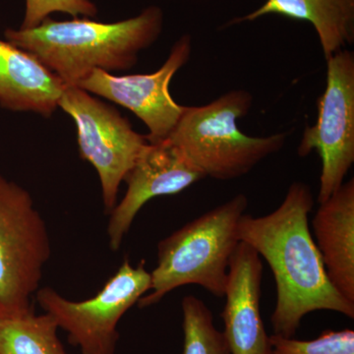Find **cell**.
I'll return each mask as SVG.
<instances>
[{
    "label": "cell",
    "mask_w": 354,
    "mask_h": 354,
    "mask_svg": "<svg viewBox=\"0 0 354 354\" xmlns=\"http://www.w3.org/2000/svg\"><path fill=\"white\" fill-rule=\"evenodd\" d=\"M50 255L48 227L29 191L0 174V317L35 311Z\"/></svg>",
    "instance_id": "obj_5"
},
{
    "label": "cell",
    "mask_w": 354,
    "mask_h": 354,
    "mask_svg": "<svg viewBox=\"0 0 354 354\" xmlns=\"http://www.w3.org/2000/svg\"><path fill=\"white\" fill-rule=\"evenodd\" d=\"M272 354H354V330H325L311 341L270 335Z\"/></svg>",
    "instance_id": "obj_17"
},
{
    "label": "cell",
    "mask_w": 354,
    "mask_h": 354,
    "mask_svg": "<svg viewBox=\"0 0 354 354\" xmlns=\"http://www.w3.org/2000/svg\"><path fill=\"white\" fill-rule=\"evenodd\" d=\"M164 21L162 9L151 6L135 17L114 23L48 17L32 29H7L4 37L38 58L70 87L94 70L111 73L132 68L140 53L160 38Z\"/></svg>",
    "instance_id": "obj_2"
},
{
    "label": "cell",
    "mask_w": 354,
    "mask_h": 354,
    "mask_svg": "<svg viewBox=\"0 0 354 354\" xmlns=\"http://www.w3.org/2000/svg\"><path fill=\"white\" fill-rule=\"evenodd\" d=\"M263 263L252 247L239 242L228 267L221 317L232 354H272L260 312Z\"/></svg>",
    "instance_id": "obj_11"
},
{
    "label": "cell",
    "mask_w": 354,
    "mask_h": 354,
    "mask_svg": "<svg viewBox=\"0 0 354 354\" xmlns=\"http://www.w3.org/2000/svg\"><path fill=\"white\" fill-rule=\"evenodd\" d=\"M152 277L145 261L136 267L123 261L118 272L95 297L71 301L46 286L37 291V302L53 317L58 328L68 334V342L82 354H115L120 339L118 325L123 315L138 304L151 288Z\"/></svg>",
    "instance_id": "obj_6"
},
{
    "label": "cell",
    "mask_w": 354,
    "mask_h": 354,
    "mask_svg": "<svg viewBox=\"0 0 354 354\" xmlns=\"http://www.w3.org/2000/svg\"><path fill=\"white\" fill-rule=\"evenodd\" d=\"M67 13L78 18L97 17V7L91 0H26L24 20L20 29H32L38 27L50 14Z\"/></svg>",
    "instance_id": "obj_18"
},
{
    "label": "cell",
    "mask_w": 354,
    "mask_h": 354,
    "mask_svg": "<svg viewBox=\"0 0 354 354\" xmlns=\"http://www.w3.org/2000/svg\"><path fill=\"white\" fill-rule=\"evenodd\" d=\"M312 227L330 283L354 304L353 179L319 204Z\"/></svg>",
    "instance_id": "obj_12"
},
{
    "label": "cell",
    "mask_w": 354,
    "mask_h": 354,
    "mask_svg": "<svg viewBox=\"0 0 354 354\" xmlns=\"http://www.w3.org/2000/svg\"><path fill=\"white\" fill-rule=\"evenodd\" d=\"M327 62V83L318 99V116L305 128L300 158L316 151L322 160L319 204L341 188L354 162V55L342 50Z\"/></svg>",
    "instance_id": "obj_8"
},
{
    "label": "cell",
    "mask_w": 354,
    "mask_h": 354,
    "mask_svg": "<svg viewBox=\"0 0 354 354\" xmlns=\"http://www.w3.org/2000/svg\"><path fill=\"white\" fill-rule=\"evenodd\" d=\"M253 97L234 90L200 106H186L169 139L206 177L232 180L246 176L285 146L286 133L266 137L244 134L237 120L245 118Z\"/></svg>",
    "instance_id": "obj_4"
},
{
    "label": "cell",
    "mask_w": 354,
    "mask_h": 354,
    "mask_svg": "<svg viewBox=\"0 0 354 354\" xmlns=\"http://www.w3.org/2000/svg\"><path fill=\"white\" fill-rule=\"evenodd\" d=\"M65 85L31 53L0 39V106L48 118L58 108Z\"/></svg>",
    "instance_id": "obj_13"
},
{
    "label": "cell",
    "mask_w": 354,
    "mask_h": 354,
    "mask_svg": "<svg viewBox=\"0 0 354 354\" xmlns=\"http://www.w3.org/2000/svg\"><path fill=\"white\" fill-rule=\"evenodd\" d=\"M192 38L185 34L172 46L169 57L150 74L118 76L97 69L77 87L129 109L148 128L150 143L169 139L185 111L172 99L169 86L174 76L189 62Z\"/></svg>",
    "instance_id": "obj_9"
},
{
    "label": "cell",
    "mask_w": 354,
    "mask_h": 354,
    "mask_svg": "<svg viewBox=\"0 0 354 354\" xmlns=\"http://www.w3.org/2000/svg\"><path fill=\"white\" fill-rule=\"evenodd\" d=\"M248 199L237 194L203 214L158 244V265L151 272L150 292L140 298V308L157 304L180 286H202L225 297L228 267L239 245V225Z\"/></svg>",
    "instance_id": "obj_3"
},
{
    "label": "cell",
    "mask_w": 354,
    "mask_h": 354,
    "mask_svg": "<svg viewBox=\"0 0 354 354\" xmlns=\"http://www.w3.org/2000/svg\"><path fill=\"white\" fill-rule=\"evenodd\" d=\"M313 206L309 186L295 181L278 209L257 218L244 214L239 221V241L264 258L274 274V335L293 337L302 319L318 310L354 318V304L342 297L330 283L312 236L308 216Z\"/></svg>",
    "instance_id": "obj_1"
},
{
    "label": "cell",
    "mask_w": 354,
    "mask_h": 354,
    "mask_svg": "<svg viewBox=\"0 0 354 354\" xmlns=\"http://www.w3.org/2000/svg\"><path fill=\"white\" fill-rule=\"evenodd\" d=\"M58 108L75 122L79 153L99 174L104 213L118 203L120 184L149 143L111 104L77 86L65 88Z\"/></svg>",
    "instance_id": "obj_7"
},
{
    "label": "cell",
    "mask_w": 354,
    "mask_h": 354,
    "mask_svg": "<svg viewBox=\"0 0 354 354\" xmlns=\"http://www.w3.org/2000/svg\"><path fill=\"white\" fill-rule=\"evenodd\" d=\"M206 178L169 139L147 144L124 181L127 190L111 212L109 246L116 252L140 209L156 197L169 196Z\"/></svg>",
    "instance_id": "obj_10"
},
{
    "label": "cell",
    "mask_w": 354,
    "mask_h": 354,
    "mask_svg": "<svg viewBox=\"0 0 354 354\" xmlns=\"http://www.w3.org/2000/svg\"><path fill=\"white\" fill-rule=\"evenodd\" d=\"M267 15L283 16L313 26L326 60L354 41V0H266L259 8L228 21L223 28L253 22Z\"/></svg>",
    "instance_id": "obj_14"
},
{
    "label": "cell",
    "mask_w": 354,
    "mask_h": 354,
    "mask_svg": "<svg viewBox=\"0 0 354 354\" xmlns=\"http://www.w3.org/2000/svg\"><path fill=\"white\" fill-rule=\"evenodd\" d=\"M183 354H232L223 332L214 325L213 313L194 295L183 297Z\"/></svg>",
    "instance_id": "obj_16"
},
{
    "label": "cell",
    "mask_w": 354,
    "mask_h": 354,
    "mask_svg": "<svg viewBox=\"0 0 354 354\" xmlns=\"http://www.w3.org/2000/svg\"><path fill=\"white\" fill-rule=\"evenodd\" d=\"M50 314L0 317V354H68L57 335Z\"/></svg>",
    "instance_id": "obj_15"
}]
</instances>
